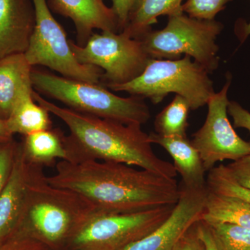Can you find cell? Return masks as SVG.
<instances>
[{
	"label": "cell",
	"mask_w": 250,
	"mask_h": 250,
	"mask_svg": "<svg viewBox=\"0 0 250 250\" xmlns=\"http://www.w3.org/2000/svg\"><path fill=\"white\" fill-rule=\"evenodd\" d=\"M149 141L159 145L168 152L174 167L182 177V185L189 188L207 187L206 170L198 151L187 136H164L152 132Z\"/></svg>",
	"instance_id": "9a60e30c"
},
{
	"label": "cell",
	"mask_w": 250,
	"mask_h": 250,
	"mask_svg": "<svg viewBox=\"0 0 250 250\" xmlns=\"http://www.w3.org/2000/svg\"><path fill=\"white\" fill-rule=\"evenodd\" d=\"M36 91L55 99L67 107L92 116L142 126L151 117L143 98H122L101 83L72 80L41 70L31 71Z\"/></svg>",
	"instance_id": "277c9868"
},
{
	"label": "cell",
	"mask_w": 250,
	"mask_h": 250,
	"mask_svg": "<svg viewBox=\"0 0 250 250\" xmlns=\"http://www.w3.org/2000/svg\"><path fill=\"white\" fill-rule=\"evenodd\" d=\"M235 33L241 43L244 42L250 36V21L249 22L243 21H238L235 27Z\"/></svg>",
	"instance_id": "1f68e13d"
},
{
	"label": "cell",
	"mask_w": 250,
	"mask_h": 250,
	"mask_svg": "<svg viewBox=\"0 0 250 250\" xmlns=\"http://www.w3.org/2000/svg\"><path fill=\"white\" fill-rule=\"evenodd\" d=\"M223 28L215 20L197 19L182 13L168 17L164 29H151L138 40L151 59L175 60L184 54L210 73L218 67L219 47L215 41Z\"/></svg>",
	"instance_id": "8992f818"
},
{
	"label": "cell",
	"mask_w": 250,
	"mask_h": 250,
	"mask_svg": "<svg viewBox=\"0 0 250 250\" xmlns=\"http://www.w3.org/2000/svg\"><path fill=\"white\" fill-rule=\"evenodd\" d=\"M197 223L181 238L173 250H205L203 243L197 235Z\"/></svg>",
	"instance_id": "f1b7e54d"
},
{
	"label": "cell",
	"mask_w": 250,
	"mask_h": 250,
	"mask_svg": "<svg viewBox=\"0 0 250 250\" xmlns=\"http://www.w3.org/2000/svg\"><path fill=\"white\" fill-rule=\"evenodd\" d=\"M51 4L57 13L75 24L77 45H84L95 29L120 31L116 14L104 0H51Z\"/></svg>",
	"instance_id": "4fadbf2b"
},
{
	"label": "cell",
	"mask_w": 250,
	"mask_h": 250,
	"mask_svg": "<svg viewBox=\"0 0 250 250\" xmlns=\"http://www.w3.org/2000/svg\"><path fill=\"white\" fill-rule=\"evenodd\" d=\"M208 74L189 56L175 60L151 59L142 73L131 82L103 85L113 91L149 98L154 104L169 94L175 93L187 100L190 109L197 110L207 104L215 93Z\"/></svg>",
	"instance_id": "5b68a950"
},
{
	"label": "cell",
	"mask_w": 250,
	"mask_h": 250,
	"mask_svg": "<svg viewBox=\"0 0 250 250\" xmlns=\"http://www.w3.org/2000/svg\"><path fill=\"white\" fill-rule=\"evenodd\" d=\"M201 221L207 224H231L250 231V204L208 189Z\"/></svg>",
	"instance_id": "d6986e66"
},
{
	"label": "cell",
	"mask_w": 250,
	"mask_h": 250,
	"mask_svg": "<svg viewBox=\"0 0 250 250\" xmlns=\"http://www.w3.org/2000/svg\"><path fill=\"white\" fill-rule=\"evenodd\" d=\"M113 3V9L118 20L119 30L124 29L126 23L131 7L134 4L135 0H111Z\"/></svg>",
	"instance_id": "f546056e"
},
{
	"label": "cell",
	"mask_w": 250,
	"mask_h": 250,
	"mask_svg": "<svg viewBox=\"0 0 250 250\" xmlns=\"http://www.w3.org/2000/svg\"><path fill=\"white\" fill-rule=\"evenodd\" d=\"M207 186L210 191L237 197L250 204V189L237 183L228 173L225 166L220 165L209 170Z\"/></svg>",
	"instance_id": "603a6c76"
},
{
	"label": "cell",
	"mask_w": 250,
	"mask_h": 250,
	"mask_svg": "<svg viewBox=\"0 0 250 250\" xmlns=\"http://www.w3.org/2000/svg\"><path fill=\"white\" fill-rule=\"evenodd\" d=\"M228 112L232 118L234 127L246 129L250 134V112L235 101H229Z\"/></svg>",
	"instance_id": "83f0119b"
},
{
	"label": "cell",
	"mask_w": 250,
	"mask_h": 250,
	"mask_svg": "<svg viewBox=\"0 0 250 250\" xmlns=\"http://www.w3.org/2000/svg\"><path fill=\"white\" fill-rule=\"evenodd\" d=\"M231 75L220 92L208 100V114L205 124L192 135L191 142L196 148L206 171H209L220 161H235L250 154V142L241 139L230 123L228 107V92Z\"/></svg>",
	"instance_id": "30bf717a"
},
{
	"label": "cell",
	"mask_w": 250,
	"mask_h": 250,
	"mask_svg": "<svg viewBox=\"0 0 250 250\" xmlns=\"http://www.w3.org/2000/svg\"><path fill=\"white\" fill-rule=\"evenodd\" d=\"M34 100L62 120L69 129L65 136L68 162L108 161L122 163L174 179V166L156 155L149 134L141 125H125L57 106L34 90Z\"/></svg>",
	"instance_id": "7a4b0ae2"
},
{
	"label": "cell",
	"mask_w": 250,
	"mask_h": 250,
	"mask_svg": "<svg viewBox=\"0 0 250 250\" xmlns=\"http://www.w3.org/2000/svg\"><path fill=\"white\" fill-rule=\"evenodd\" d=\"M32 3L35 26L24 53L28 62L32 67H49L66 78L100 83L103 70L77 60L65 31L52 16L47 1L32 0Z\"/></svg>",
	"instance_id": "ba28073f"
},
{
	"label": "cell",
	"mask_w": 250,
	"mask_h": 250,
	"mask_svg": "<svg viewBox=\"0 0 250 250\" xmlns=\"http://www.w3.org/2000/svg\"><path fill=\"white\" fill-rule=\"evenodd\" d=\"M174 205L134 213L94 212L70 238L75 250H119L146 236L170 216Z\"/></svg>",
	"instance_id": "52a82bcc"
},
{
	"label": "cell",
	"mask_w": 250,
	"mask_h": 250,
	"mask_svg": "<svg viewBox=\"0 0 250 250\" xmlns=\"http://www.w3.org/2000/svg\"><path fill=\"white\" fill-rule=\"evenodd\" d=\"M47 177L43 167L34 166L25 205L14 236L30 237L46 248L59 249L67 246L97 210L80 194L51 185Z\"/></svg>",
	"instance_id": "3957f363"
},
{
	"label": "cell",
	"mask_w": 250,
	"mask_h": 250,
	"mask_svg": "<svg viewBox=\"0 0 250 250\" xmlns=\"http://www.w3.org/2000/svg\"><path fill=\"white\" fill-rule=\"evenodd\" d=\"M34 26V7L27 0H0V59L24 53Z\"/></svg>",
	"instance_id": "5bb4252c"
},
{
	"label": "cell",
	"mask_w": 250,
	"mask_h": 250,
	"mask_svg": "<svg viewBox=\"0 0 250 250\" xmlns=\"http://www.w3.org/2000/svg\"><path fill=\"white\" fill-rule=\"evenodd\" d=\"M34 90L24 94L19 99L9 118L5 121L12 135L20 134L24 136L52 128L49 112L33 98Z\"/></svg>",
	"instance_id": "ffe728a7"
},
{
	"label": "cell",
	"mask_w": 250,
	"mask_h": 250,
	"mask_svg": "<svg viewBox=\"0 0 250 250\" xmlns=\"http://www.w3.org/2000/svg\"><path fill=\"white\" fill-rule=\"evenodd\" d=\"M32 66L24 53L11 54L0 59V118L6 121L24 94L34 90Z\"/></svg>",
	"instance_id": "2e32d148"
},
{
	"label": "cell",
	"mask_w": 250,
	"mask_h": 250,
	"mask_svg": "<svg viewBox=\"0 0 250 250\" xmlns=\"http://www.w3.org/2000/svg\"><path fill=\"white\" fill-rule=\"evenodd\" d=\"M183 0H135L130 11L127 23L121 32L139 39L151 26L157 22L161 16H175L184 13Z\"/></svg>",
	"instance_id": "ac0fdd59"
},
{
	"label": "cell",
	"mask_w": 250,
	"mask_h": 250,
	"mask_svg": "<svg viewBox=\"0 0 250 250\" xmlns=\"http://www.w3.org/2000/svg\"><path fill=\"white\" fill-rule=\"evenodd\" d=\"M45 250H47V249H45ZM51 250H75L70 249V248H69V250H62V248H59V249H51Z\"/></svg>",
	"instance_id": "836d02e7"
},
{
	"label": "cell",
	"mask_w": 250,
	"mask_h": 250,
	"mask_svg": "<svg viewBox=\"0 0 250 250\" xmlns=\"http://www.w3.org/2000/svg\"><path fill=\"white\" fill-rule=\"evenodd\" d=\"M12 136L6 126V122L0 118V143L12 139Z\"/></svg>",
	"instance_id": "d6a6232c"
},
{
	"label": "cell",
	"mask_w": 250,
	"mask_h": 250,
	"mask_svg": "<svg viewBox=\"0 0 250 250\" xmlns=\"http://www.w3.org/2000/svg\"><path fill=\"white\" fill-rule=\"evenodd\" d=\"M65 136L54 128L24 136L21 144L23 155L31 165L43 168L56 166L58 160L68 161Z\"/></svg>",
	"instance_id": "e0dca14e"
},
{
	"label": "cell",
	"mask_w": 250,
	"mask_h": 250,
	"mask_svg": "<svg viewBox=\"0 0 250 250\" xmlns=\"http://www.w3.org/2000/svg\"><path fill=\"white\" fill-rule=\"evenodd\" d=\"M180 195L165 221L152 232L119 250H173L190 228L201 220L208 188H189L179 185Z\"/></svg>",
	"instance_id": "8fae6325"
},
{
	"label": "cell",
	"mask_w": 250,
	"mask_h": 250,
	"mask_svg": "<svg viewBox=\"0 0 250 250\" xmlns=\"http://www.w3.org/2000/svg\"><path fill=\"white\" fill-rule=\"evenodd\" d=\"M228 173L242 187L250 189V154L225 166Z\"/></svg>",
	"instance_id": "484cf974"
},
{
	"label": "cell",
	"mask_w": 250,
	"mask_h": 250,
	"mask_svg": "<svg viewBox=\"0 0 250 250\" xmlns=\"http://www.w3.org/2000/svg\"><path fill=\"white\" fill-rule=\"evenodd\" d=\"M75 58L85 65L96 66L104 72L107 83L123 84L139 76L151 58L138 39L125 33L102 31L93 34L84 45L69 39Z\"/></svg>",
	"instance_id": "9c48e42d"
},
{
	"label": "cell",
	"mask_w": 250,
	"mask_h": 250,
	"mask_svg": "<svg viewBox=\"0 0 250 250\" xmlns=\"http://www.w3.org/2000/svg\"><path fill=\"white\" fill-rule=\"evenodd\" d=\"M47 179L54 187L80 194L99 211L134 213L175 205L180 188L175 179L108 161H59Z\"/></svg>",
	"instance_id": "6da1fadb"
},
{
	"label": "cell",
	"mask_w": 250,
	"mask_h": 250,
	"mask_svg": "<svg viewBox=\"0 0 250 250\" xmlns=\"http://www.w3.org/2000/svg\"><path fill=\"white\" fill-rule=\"evenodd\" d=\"M18 146L13 139L0 143V195L12 170Z\"/></svg>",
	"instance_id": "d4e9b609"
},
{
	"label": "cell",
	"mask_w": 250,
	"mask_h": 250,
	"mask_svg": "<svg viewBox=\"0 0 250 250\" xmlns=\"http://www.w3.org/2000/svg\"><path fill=\"white\" fill-rule=\"evenodd\" d=\"M197 235L204 245L205 250H218L208 227L200 220L197 225Z\"/></svg>",
	"instance_id": "4dcf8cb0"
},
{
	"label": "cell",
	"mask_w": 250,
	"mask_h": 250,
	"mask_svg": "<svg viewBox=\"0 0 250 250\" xmlns=\"http://www.w3.org/2000/svg\"><path fill=\"white\" fill-rule=\"evenodd\" d=\"M190 107L183 97L176 95L172 102L156 116V134L164 136H187Z\"/></svg>",
	"instance_id": "44dd1931"
},
{
	"label": "cell",
	"mask_w": 250,
	"mask_h": 250,
	"mask_svg": "<svg viewBox=\"0 0 250 250\" xmlns=\"http://www.w3.org/2000/svg\"><path fill=\"white\" fill-rule=\"evenodd\" d=\"M231 0H187L182 9L190 17L211 21Z\"/></svg>",
	"instance_id": "cb8c5ba5"
},
{
	"label": "cell",
	"mask_w": 250,
	"mask_h": 250,
	"mask_svg": "<svg viewBox=\"0 0 250 250\" xmlns=\"http://www.w3.org/2000/svg\"><path fill=\"white\" fill-rule=\"evenodd\" d=\"M34 165L28 163L18 146L12 170L0 195V246L14 236L27 200Z\"/></svg>",
	"instance_id": "7c38bea8"
},
{
	"label": "cell",
	"mask_w": 250,
	"mask_h": 250,
	"mask_svg": "<svg viewBox=\"0 0 250 250\" xmlns=\"http://www.w3.org/2000/svg\"><path fill=\"white\" fill-rule=\"evenodd\" d=\"M205 224L218 250H250V230L231 224Z\"/></svg>",
	"instance_id": "7402d4cb"
},
{
	"label": "cell",
	"mask_w": 250,
	"mask_h": 250,
	"mask_svg": "<svg viewBox=\"0 0 250 250\" xmlns=\"http://www.w3.org/2000/svg\"><path fill=\"white\" fill-rule=\"evenodd\" d=\"M41 242L30 237L15 235L0 246V250H45Z\"/></svg>",
	"instance_id": "4316f807"
}]
</instances>
